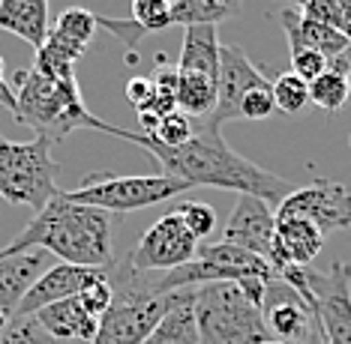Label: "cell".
<instances>
[{"instance_id": "obj_8", "label": "cell", "mask_w": 351, "mask_h": 344, "mask_svg": "<svg viewBox=\"0 0 351 344\" xmlns=\"http://www.w3.org/2000/svg\"><path fill=\"white\" fill-rule=\"evenodd\" d=\"M279 278L315 306L322 344H351V263L337 261L324 273L313 267H289Z\"/></svg>"}, {"instance_id": "obj_39", "label": "cell", "mask_w": 351, "mask_h": 344, "mask_svg": "<svg viewBox=\"0 0 351 344\" xmlns=\"http://www.w3.org/2000/svg\"><path fill=\"white\" fill-rule=\"evenodd\" d=\"M169 3H178V0H169Z\"/></svg>"}, {"instance_id": "obj_32", "label": "cell", "mask_w": 351, "mask_h": 344, "mask_svg": "<svg viewBox=\"0 0 351 344\" xmlns=\"http://www.w3.org/2000/svg\"><path fill=\"white\" fill-rule=\"evenodd\" d=\"M193 138H195V120L186 117L183 111H171L169 117H162V123H159L154 135V141L162 144V147H183Z\"/></svg>"}, {"instance_id": "obj_23", "label": "cell", "mask_w": 351, "mask_h": 344, "mask_svg": "<svg viewBox=\"0 0 351 344\" xmlns=\"http://www.w3.org/2000/svg\"><path fill=\"white\" fill-rule=\"evenodd\" d=\"M241 12V0H178L171 3V24L180 27H195V24L228 21Z\"/></svg>"}, {"instance_id": "obj_18", "label": "cell", "mask_w": 351, "mask_h": 344, "mask_svg": "<svg viewBox=\"0 0 351 344\" xmlns=\"http://www.w3.org/2000/svg\"><path fill=\"white\" fill-rule=\"evenodd\" d=\"M36 321L49 335H54L58 341L69 344V341H84L90 344L97 339V330H99V321L84 308L82 297H69V300H60V302H51V306L39 308L36 311Z\"/></svg>"}, {"instance_id": "obj_12", "label": "cell", "mask_w": 351, "mask_h": 344, "mask_svg": "<svg viewBox=\"0 0 351 344\" xmlns=\"http://www.w3.org/2000/svg\"><path fill=\"white\" fill-rule=\"evenodd\" d=\"M265 78L250 54L241 45H219V78H217V105H213L210 117L198 120L204 129L219 132L222 123L228 120H241V102L243 96L255 90V87H267Z\"/></svg>"}, {"instance_id": "obj_5", "label": "cell", "mask_w": 351, "mask_h": 344, "mask_svg": "<svg viewBox=\"0 0 351 344\" xmlns=\"http://www.w3.org/2000/svg\"><path fill=\"white\" fill-rule=\"evenodd\" d=\"M198 344H265L270 332L261 306L237 282L195 287Z\"/></svg>"}, {"instance_id": "obj_4", "label": "cell", "mask_w": 351, "mask_h": 344, "mask_svg": "<svg viewBox=\"0 0 351 344\" xmlns=\"http://www.w3.org/2000/svg\"><path fill=\"white\" fill-rule=\"evenodd\" d=\"M111 287H114V306L99 321L97 339L90 344H141L180 300V291L154 297L141 285L138 273L130 269L126 254L111 263Z\"/></svg>"}, {"instance_id": "obj_2", "label": "cell", "mask_w": 351, "mask_h": 344, "mask_svg": "<svg viewBox=\"0 0 351 344\" xmlns=\"http://www.w3.org/2000/svg\"><path fill=\"white\" fill-rule=\"evenodd\" d=\"M123 215L97 210L87 204H73L66 195L49 201L34 215V222L12 239L0 254H19L43 249L75 267H111L114 263V228Z\"/></svg>"}, {"instance_id": "obj_33", "label": "cell", "mask_w": 351, "mask_h": 344, "mask_svg": "<svg viewBox=\"0 0 351 344\" xmlns=\"http://www.w3.org/2000/svg\"><path fill=\"white\" fill-rule=\"evenodd\" d=\"M276 114V102H274V84L267 87H255L243 96L241 102V117L243 120H267Z\"/></svg>"}, {"instance_id": "obj_34", "label": "cell", "mask_w": 351, "mask_h": 344, "mask_svg": "<svg viewBox=\"0 0 351 344\" xmlns=\"http://www.w3.org/2000/svg\"><path fill=\"white\" fill-rule=\"evenodd\" d=\"M330 69V60L318 51H309V48H300V51H291V72L303 81H315L322 72Z\"/></svg>"}, {"instance_id": "obj_13", "label": "cell", "mask_w": 351, "mask_h": 344, "mask_svg": "<svg viewBox=\"0 0 351 344\" xmlns=\"http://www.w3.org/2000/svg\"><path fill=\"white\" fill-rule=\"evenodd\" d=\"M274 237H276V210L261 198L241 195L231 210L226 228H222V243L241 246V249L265 258L274 267Z\"/></svg>"}, {"instance_id": "obj_9", "label": "cell", "mask_w": 351, "mask_h": 344, "mask_svg": "<svg viewBox=\"0 0 351 344\" xmlns=\"http://www.w3.org/2000/svg\"><path fill=\"white\" fill-rule=\"evenodd\" d=\"M198 246L202 243L189 234L186 225L180 222V215L171 210L141 234V239L132 246V252L126 254V261H130L132 273L138 276L171 273V269L183 267V263L195 261Z\"/></svg>"}, {"instance_id": "obj_21", "label": "cell", "mask_w": 351, "mask_h": 344, "mask_svg": "<svg viewBox=\"0 0 351 344\" xmlns=\"http://www.w3.org/2000/svg\"><path fill=\"white\" fill-rule=\"evenodd\" d=\"M141 344H198V323H195V287H183L180 300L171 311L156 323V330Z\"/></svg>"}, {"instance_id": "obj_16", "label": "cell", "mask_w": 351, "mask_h": 344, "mask_svg": "<svg viewBox=\"0 0 351 344\" xmlns=\"http://www.w3.org/2000/svg\"><path fill=\"white\" fill-rule=\"evenodd\" d=\"M324 249V234L306 219H276L274 269L276 276L289 267H309Z\"/></svg>"}, {"instance_id": "obj_15", "label": "cell", "mask_w": 351, "mask_h": 344, "mask_svg": "<svg viewBox=\"0 0 351 344\" xmlns=\"http://www.w3.org/2000/svg\"><path fill=\"white\" fill-rule=\"evenodd\" d=\"M49 252L27 249L19 254H0V330L19 315L21 300L49 269Z\"/></svg>"}, {"instance_id": "obj_1", "label": "cell", "mask_w": 351, "mask_h": 344, "mask_svg": "<svg viewBox=\"0 0 351 344\" xmlns=\"http://www.w3.org/2000/svg\"><path fill=\"white\" fill-rule=\"evenodd\" d=\"M135 144L154 156L159 174L178 177L189 183V186L228 189L237 191V195L261 198L270 207H279L294 191L285 177L234 153L219 132L204 129L198 120H195V138L183 144V147H162V144H156L154 138H147L141 132H135Z\"/></svg>"}, {"instance_id": "obj_36", "label": "cell", "mask_w": 351, "mask_h": 344, "mask_svg": "<svg viewBox=\"0 0 351 344\" xmlns=\"http://www.w3.org/2000/svg\"><path fill=\"white\" fill-rule=\"evenodd\" d=\"M123 96H126V102L138 111H150V105H154V99H156V84H154V78L150 75H138V78H130L123 87Z\"/></svg>"}, {"instance_id": "obj_35", "label": "cell", "mask_w": 351, "mask_h": 344, "mask_svg": "<svg viewBox=\"0 0 351 344\" xmlns=\"http://www.w3.org/2000/svg\"><path fill=\"white\" fill-rule=\"evenodd\" d=\"M82 302H84V308L97 317V321H102V317L108 315V308L114 306V287H111V276L106 278V282H97L93 287H87V291L82 293Z\"/></svg>"}, {"instance_id": "obj_19", "label": "cell", "mask_w": 351, "mask_h": 344, "mask_svg": "<svg viewBox=\"0 0 351 344\" xmlns=\"http://www.w3.org/2000/svg\"><path fill=\"white\" fill-rule=\"evenodd\" d=\"M0 30L25 39L36 51L49 39V0H0Z\"/></svg>"}, {"instance_id": "obj_31", "label": "cell", "mask_w": 351, "mask_h": 344, "mask_svg": "<svg viewBox=\"0 0 351 344\" xmlns=\"http://www.w3.org/2000/svg\"><path fill=\"white\" fill-rule=\"evenodd\" d=\"M135 24L147 30V34H159V30L171 27V3L169 0H132V15Z\"/></svg>"}, {"instance_id": "obj_29", "label": "cell", "mask_w": 351, "mask_h": 344, "mask_svg": "<svg viewBox=\"0 0 351 344\" xmlns=\"http://www.w3.org/2000/svg\"><path fill=\"white\" fill-rule=\"evenodd\" d=\"M0 344H63V341L49 335L34 315H27V317H12L0 330Z\"/></svg>"}, {"instance_id": "obj_11", "label": "cell", "mask_w": 351, "mask_h": 344, "mask_svg": "<svg viewBox=\"0 0 351 344\" xmlns=\"http://www.w3.org/2000/svg\"><path fill=\"white\" fill-rule=\"evenodd\" d=\"M261 317H265L270 339L322 344V326H318L315 306L282 278L267 282L265 300H261Z\"/></svg>"}, {"instance_id": "obj_20", "label": "cell", "mask_w": 351, "mask_h": 344, "mask_svg": "<svg viewBox=\"0 0 351 344\" xmlns=\"http://www.w3.org/2000/svg\"><path fill=\"white\" fill-rule=\"evenodd\" d=\"M178 72H198V75L219 78V39L213 24L183 27Z\"/></svg>"}, {"instance_id": "obj_27", "label": "cell", "mask_w": 351, "mask_h": 344, "mask_svg": "<svg viewBox=\"0 0 351 344\" xmlns=\"http://www.w3.org/2000/svg\"><path fill=\"white\" fill-rule=\"evenodd\" d=\"M274 102L282 114H300L309 105V84L294 72H282L274 81Z\"/></svg>"}, {"instance_id": "obj_22", "label": "cell", "mask_w": 351, "mask_h": 344, "mask_svg": "<svg viewBox=\"0 0 351 344\" xmlns=\"http://www.w3.org/2000/svg\"><path fill=\"white\" fill-rule=\"evenodd\" d=\"M217 105V78L198 72H178V111L193 120L210 117Z\"/></svg>"}, {"instance_id": "obj_6", "label": "cell", "mask_w": 351, "mask_h": 344, "mask_svg": "<svg viewBox=\"0 0 351 344\" xmlns=\"http://www.w3.org/2000/svg\"><path fill=\"white\" fill-rule=\"evenodd\" d=\"M58 162L51 156V141L36 135L34 141L0 138V198L15 207H30L39 213L60 195Z\"/></svg>"}, {"instance_id": "obj_26", "label": "cell", "mask_w": 351, "mask_h": 344, "mask_svg": "<svg viewBox=\"0 0 351 344\" xmlns=\"http://www.w3.org/2000/svg\"><path fill=\"white\" fill-rule=\"evenodd\" d=\"M97 15L82 10V6H69V10H63L58 15V21H54V34L63 36L66 42H73L78 48H90L93 36H97Z\"/></svg>"}, {"instance_id": "obj_37", "label": "cell", "mask_w": 351, "mask_h": 344, "mask_svg": "<svg viewBox=\"0 0 351 344\" xmlns=\"http://www.w3.org/2000/svg\"><path fill=\"white\" fill-rule=\"evenodd\" d=\"M330 66H333V69H339V72H346V75L351 78V45H348V48H346V51H342V54H339V57H337V60H333V63H330Z\"/></svg>"}, {"instance_id": "obj_17", "label": "cell", "mask_w": 351, "mask_h": 344, "mask_svg": "<svg viewBox=\"0 0 351 344\" xmlns=\"http://www.w3.org/2000/svg\"><path fill=\"white\" fill-rule=\"evenodd\" d=\"M279 24H282L285 36H289V51H300V48H309V51H318L324 54L327 60H337L342 51L351 45V39L346 34H339V30L327 27L322 21H313L306 18V15H300L298 10H282L276 15Z\"/></svg>"}, {"instance_id": "obj_28", "label": "cell", "mask_w": 351, "mask_h": 344, "mask_svg": "<svg viewBox=\"0 0 351 344\" xmlns=\"http://www.w3.org/2000/svg\"><path fill=\"white\" fill-rule=\"evenodd\" d=\"M174 213L180 215V222L186 225V230L198 243H204V239L217 230V210L204 201H183L174 207Z\"/></svg>"}, {"instance_id": "obj_10", "label": "cell", "mask_w": 351, "mask_h": 344, "mask_svg": "<svg viewBox=\"0 0 351 344\" xmlns=\"http://www.w3.org/2000/svg\"><path fill=\"white\" fill-rule=\"evenodd\" d=\"M276 219H306L322 230H348L351 228V191L337 180H315L303 189H294L276 207Z\"/></svg>"}, {"instance_id": "obj_3", "label": "cell", "mask_w": 351, "mask_h": 344, "mask_svg": "<svg viewBox=\"0 0 351 344\" xmlns=\"http://www.w3.org/2000/svg\"><path fill=\"white\" fill-rule=\"evenodd\" d=\"M15 81H19V96H15L12 117L21 126L36 129V135H45L49 141H60L78 129H97L130 144L135 141V132L111 126L87 111L75 75H45L30 66L27 72H19Z\"/></svg>"}, {"instance_id": "obj_7", "label": "cell", "mask_w": 351, "mask_h": 344, "mask_svg": "<svg viewBox=\"0 0 351 344\" xmlns=\"http://www.w3.org/2000/svg\"><path fill=\"white\" fill-rule=\"evenodd\" d=\"M186 189H193L189 183H183L169 174H145V177H121V174H87L84 183L73 191H63L73 204H87L97 210L123 215L132 210H145V207L171 201V198L183 195Z\"/></svg>"}, {"instance_id": "obj_24", "label": "cell", "mask_w": 351, "mask_h": 344, "mask_svg": "<svg viewBox=\"0 0 351 344\" xmlns=\"http://www.w3.org/2000/svg\"><path fill=\"white\" fill-rule=\"evenodd\" d=\"M351 99V78L339 69H327L315 81H309V102H315L318 108H324L327 114H337L339 108H346Z\"/></svg>"}, {"instance_id": "obj_38", "label": "cell", "mask_w": 351, "mask_h": 344, "mask_svg": "<svg viewBox=\"0 0 351 344\" xmlns=\"http://www.w3.org/2000/svg\"><path fill=\"white\" fill-rule=\"evenodd\" d=\"M265 344H309V341H279V339H270Z\"/></svg>"}, {"instance_id": "obj_30", "label": "cell", "mask_w": 351, "mask_h": 344, "mask_svg": "<svg viewBox=\"0 0 351 344\" xmlns=\"http://www.w3.org/2000/svg\"><path fill=\"white\" fill-rule=\"evenodd\" d=\"M97 24H99V27H106L108 34L126 48V63L138 60L135 48H138L141 39L147 36V30L141 27V24H135L132 18H111V15H97Z\"/></svg>"}, {"instance_id": "obj_25", "label": "cell", "mask_w": 351, "mask_h": 344, "mask_svg": "<svg viewBox=\"0 0 351 344\" xmlns=\"http://www.w3.org/2000/svg\"><path fill=\"white\" fill-rule=\"evenodd\" d=\"M282 3L351 39V0H282Z\"/></svg>"}, {"instance_id": "obj_14", "label": "cell", "mask_w": 351, "mask_h": 344, "mask_svg": "<svg viewBox=\"0 0 351 344\" xmlns=\"http://www.w3.org/2000/svg\"><path fill=\"white\" fill-rule=\"evenodd\" d=\"M111 276V267H75V263H54L43 276L36 278V285L27 291V297L21 300L19 315L15 317H27L36 315L39 308L51 306V302L69 300V297H82L87 287H93L97 282H106Z\"/></svg>"}]
</instances>
